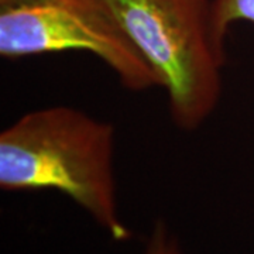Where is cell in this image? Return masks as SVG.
Returning a JSON list of instances; mask_svg holds the SVG:
<instances>
[{"instance_id": "cell-1", "label": "cell", "mask_w": 254, "mask_h": 254, "mask_svg": "<svg viewBox=\"0 0 254 254\" xmlns=\"http://www.w3.org/2000/svg\"><path fill=\"white\" fill-rule=\"evenodd\" d=\"M113 153L110 123L69 106L33 110L0 134V188L63 192L123 242L131 233L119 216Z\"/></svg>"}, {"instance_id": "cell-2", "label": "cell", "mask_w": 254, "mask_h": 254, "mask_svg": "<svg viewBox=\"0 0 254 254\" xmlns=\"http://www.w3.org/2000/svg\"><path fill=\"white\" fill-rule=\"evenodd\" d=\"M168 95L174 125L199 128L222 98L225 48L213 38L210 0H103Z\"/></svg>"}, {"instance_id": "cell-3", "label": "cell", "mask_w": 254, "mask_h": 254, "mask_svg": "<svg viewBox=\"0 0 254 254\" xmlns=\"http://www.w3.org/2000/svg\"><path fill=\"white\" fill-rule=\"evenodd\" d=\"M89 53L133 92L161 88L153 68L119 27L103 0H0V55L20 60Z\"/></svg>"}, {"instance_id": "cell-4", "label": "cell", "mask_w": 254, "mask_h": 254, "mask_svg": "<svg viewBox=\"0 0 254 254\" xmlns=\"http://www.w3.org/2000/svg\"><path fill=\"white\" fill-rule=\"evenodd\" d=\"M237 21L254 23V0H210L212 33L222 48L229 28Z\"/></svg>"}, {"instance_id": "cell-5", "label": "cell", "mask_w": 254, "mask_h": 254, "mask_svg": "<svg viewBox=\"0 0 254 254\" xmlns=\"http://www.w3.org/2000/svg\"><path fill=\"white\" fill-rule=\"evenodd\" d=\"M144 254H184L178 243L170 236L163 222H157L148 239Z\"/></svg>"}]
</instances>
